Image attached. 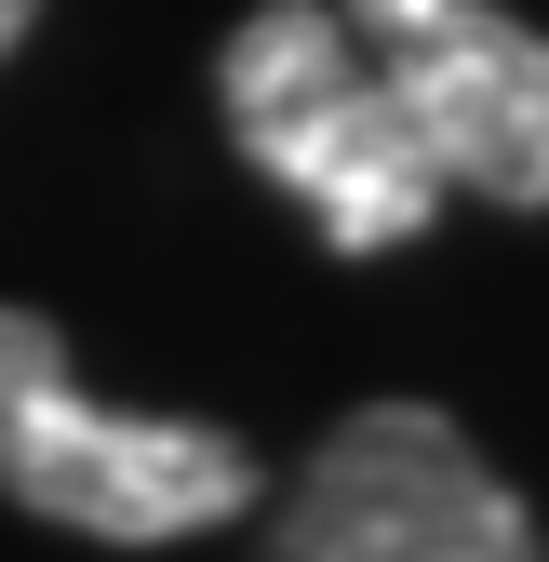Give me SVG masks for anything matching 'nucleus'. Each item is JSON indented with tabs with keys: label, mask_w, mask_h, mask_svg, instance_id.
<instances>
[{
	"label": "nucleus",
	"mask_w": 549,
	"mask_h": 562,
	"mask_svg": "<svg viewBox=\"0 0 549 562\" xmlns=\"http://www.w3.org/2000/svg\"><path fill=\"white\" fill-rule=\"evenodd\" d=\"M0 496L94 549H175L255 509V442L215 415H121L81 402L67 335L41 308H0Z\"/></svg>",
	"instance_id": "1"
},
{
	"label": "nucleus",
	"mask_w": 549,
	"mask_h": 562,
	"mask_svg": "<svg viewBox=\"0 0 549 562\" xmlns=\"http://www.w3.org/2000/svg\"><path fill=\"white\" fill-rule=\"evenodd\" d=\"M215 108L242 134V161L295 201L335 255H389L429 241L442 175L416 148V121L389 108V81L362 67V41L335 27V0H255L215 54Z\"/></svg>",
	"instance_id": "2"
},
{
	"label": "nucleus",
	"mask_w": 549,
	"mask_h": 562,
	"mask_svg": "<svg viewBox=\"0 0 549 562\" xmlns=\"http://www.w3.org/2000/svg\"><path fill=\"white\" fill-rule=\"evenodd\" d=\"M255 562H549V536L442 402H349L282 482Z\"/></svg>",
	"instance_id": "3"
},
{
	"label": "nucleus",
	"mask_w": 549,
	"mask_h": 562,
	"mask_svg": "<svg viewBox=\"0 0 549 562\" xmlns=\"http://www.w3.org/2000/svg\"><path fill=\"white\" fill-rule=\"evenodd\" d=\"M335 27L376 41V81L416 121L442 188L549 215V27L496 0H335Z\"/></svg>",
	"instance_id": "4"
},
{
	"label": "nucleus",
	"mask_w": 549,
	"mask_h": 562,
	"mask_svg": "<svg viewBox=\"0 0 549 562\" xmlns=\"http://www.w3.org/2000/svg\"><path fill=\"white\" fill-rule=\"evenodd\" d=\"M27 27H41V0H0V54H14V41H27Z\"/></svg>",
	"instance_id": "5"
}]
</instances>
